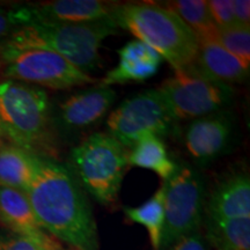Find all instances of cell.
<instances>
[{
  "label": "cell",
  "instance_id": "obj_1",
  "mask_svg": "<svg viewBox=\"0 0 250 250\" xmlns=\"http://www.w3.org/2000/svg\"><path fill=\"white\" fill-rule=\"evenodd\" d=\"M26 195L37 221L58 241L83 250H98L92 208L70 170L41 158Z\"/></svg>",
  "mask_w": 250,
  "mask_h": 250
},
{
  "label": "cell",
  "instance_id": "obj_2",
  "mask_svg": "<svg viewBox=\"0 0 250 250\" xmlns=\"http://www.w3.org/2000/svg\"><path fill=\"white\" fill-rule=\"evenodd\" d=\"M117 27L132 34L170 64L174 70L190 66L198 52V40L182 19L167 6L134 2L117 6Z\"/></svg>",
  "mask_w": 250,
  "mask_h": 250
},
{
  "label": "cell",
  "instance_id": "obj_3",
  "mask_svg": "<svg viewBox=\"0 0 250 250\" xmlns=\"http://www.w3.org/2000/svg\"><path fill=\"white\" fill-rule=\"evenodd\" d=\"M116 30L112 18L87 23L36 22L19 28L0 45L49 50L89 74L101 64L102 42Z\"/></svg>",
  "mask_w": 250,
  "mask_h": 250
},
{
  "label": "cell",
  "instance_id": "obj_4",
  "mask_svg": "<svg viewBox=\"0 0 250 250\" xmlns=\"http://www.w3.org/2000/svg\"><path fill=\"white\" fill-rule=\"evenodd\" d=\"M0 139L35 155L52 152L44 89L17 80L0 81Z\"/></svg>",
  "mask_w": 250,
  "mask_h": 250
},
{
  "label": "cell",
  "instance_id": "obj_5",
  "mask_svg": "<svg viewBox=\"0 0 250 250\" xmlns=\"http://www.w3.org/2000/svg\"><path fill=\"white\" fill-rule=\"evenodd\" d=\"M74 177L103 205L117 201L127 166L125 148L109 133L95 132L71 152Z\"/></svg>",
  "mask_w": 250,
  "mask_h": 250
},
{
  "label": "cell",
  "instance_id": "obj_6",
  "mask_svg": "<svg viewBox=\"0 0 250 250\" xmlns=\"http://www.w3.org/2000/svg\"><path fill=\"white\" fill-rule=\"evenodd\" d=\"M0 67L6 79L51 89H68L96 81L67 59L44 49L0 45Z\"/></svg>",
  "mask_w": 250,
  "mask_h": 250
},
{
  "label": "cell",
  "instance_id": "obj_7",
  "mask_svg": "<svg viewBox=\"0 0 250 250\" xmlns=\"http://www.w3.org/2000/svg\"><path fill=\"white\" fill-rule=\"evenodd\" d=\"M175 121L196 120L219 112L232 101L229 85L210 79L192 65L174 70L159 87Z\"/></svg>",
  "mask_w": 250,
  "mask_h": 250
},
{
  "label": "cell",
  "instance_id": "obj_8",
  "mask_svg": "<svg viewBox=\"0 0 250 250\" xmlns=\"http://www.w3.org/2000/svg\"><path fill=\"white\" fill-rule=\"evenodd\" d=\"M165 184V225L161 249L181 237L198 232L204 211L205 187L202 175L189 166L177 167Z\"/></svg>",
  "mask_w": 250,
  "mask_h": 250
},
{
  "label": "cell",
  "instance_id": "obj_9",
  "mask_svg": "<svg viewBox=\"0 0 250 250\" xmlns=\"http://www.w3.org/2000/svg\"><path fill=\"white\" fill-rule=\"evenodd\" d=\"M159 89H149L125 100L107 120L108 133L124 148H131L140 137L169 133L175 123Z\"/></svg>",
  "mask_w": 250,
  "mask_h": 250
},
{
  "label": "cell",
  "instance_id": "obj_10",
  "mask_svg": "<svg viewBox=\"0 0 250 250\" xmlns=\"http://www.w3.org/2000/svg\"><path fill=\"white\" fill-rule=\"evenodd\" d=\"M232 136L233 122L229 115L219 111L193 120L187 127L184 143L195 160L206 162L226 151Z\"/></svg>",
  "mask_w": 250,
  "mask_h": 250
},
{
  "label": "cell",
  "instance_id": "obj_11",
  "mask_svg": "<svg viewBox=\"0 0 250 250\" xmlns=\"http://www.w3.org/2000/svg\"><path fill=\"white\" fill-rule=\"evenodd\" d=\"M0 220L14 234L29 237L46 250L62 249L61 242L37 221L26 192L0 186Z\"/></svg>",
  "mask_w": 250,
  "mask_h": 250
},
{
  "label": "cell",
  "instance_id": "obj_12",
  "mask_svg": "<svg viewBox=\"0 0 250 250\" xmlns=\"http://www.w3.org/2000/svg\"><path fill=\"white\" fill-rule=\"evenodd\" d=\"M117 5L100 0H56L27 5L29 24L36 22L87 23L111 19Z\"/></svg>",
  "mask_w": 250,
  "mask_h": 250
},
{
  "label": "cell",
  "instance_id": "obj_13",
  "mask_svg": "<svg viewBox=\"0 0 250 250\" xmlns=\"http://www.w3.org/2000/svg\"><path fill=\"white\" fill-rule=\"evenodd\" d=\"M117 94L110 87L96 86L77 92L59 105V117L67 129H87L107 115Z\"/></svg>",
  "mask_w": 250,
  "mask_h": 250
},
{
  "label": "cell",
  "instance_id": "obj_14",
  "mask_svg": "<svg viewBox=\"0 0 250 250\" xmlns=\"http://www.w3.org/2000/svg\"><path fill=\"white\" fill-rule=\"evenodd\" d=\"M118 64L107 72L100 85L110 87L129 83H143L158 73L162 58L138 40L130 41L117 51Z\"/></svg>",
  "mask_w": 250,
  "mask_h": 250
},
{
  "label": "cell",
  "instance_id": "obj_15",
  "mask_svg": "<svg viewBox=\"0 0 250 250\" xmlns=\"http://www.w3.org/2000/svg\"><path fill=\"white\" fill-rule=\"evenodd\" d=\"M211 219L250 218V180L237 173L221 181L212 191L206 208Z\"/></svg>",
  "mask_w": 250,
  "mask_h": 250
},
{
  "label": "cell",
  "instance_id": "obj_16",
  "mask_svg": "<svg viewBox=\"0 0 250 250\" xmlns=\"http://www.w3.org/2000/svg\"><path fill=\"white\" fill-rule=\"evenodd\" d=\"M193 66L210 79L226 85L243 83L249 76V68L214 40L199 41Z\"/></svg>",
  "mask_w": 250,
  "mask_h": 250
},
{
  "label": "cell",
  "instance_id": "obj_17",
  "mask_svg": "<svg viewBox=\"0 0 250 250\" xmlns=\"http://www.w3.org/2000/svg\"><path fill=\"white\" fill-rule=\"evenodd\" d=\"M40 159L17 146H0V186L26 192L35 179Z\"/></svg>",
  "mask_w": 250,
  "mask_h": 250
},
{
  "label": "cell",
  "instance_id": "obj_18",
  "mask_svg": "<svg viewBox=\"0 0 250 250\" xmlns=\"http://www.w3.org/2000/svg\"><path fill=\"white\" fill-rule=\"evenodd\" d=\"M127 165L153 170L164 181L169 179L179 167L169 158L160 137L151 133L140 137L134 143L127 153Z\"/></svg>",
  "mask_w": 250,
  "mask_h": 250
},
{
  "label": "cell",
  "instance_id": "obj_19",
  "mask_svg": "<svg viewBox=\"0 0 250 250\" xmlns=\"http://www.w3.org/2000/svg\"><path fill=\"white\" fill-rule=\"evenodd\" d=\"M206 241L218 250H249L250 218L206 217Z\"/></svg>",
  "mask_w": 250,
  "mask_h": 250
},
{
  "label": "cell",
  "instance_id": "obj_20",
  "mask_svg": "<svg viewBox=\"0 0 250 250\" xmlns=\"http://www.w3.org/2000/svg\"><path fill=\"white\" fill-rule=\"evenodd\" d=\"M126 217L147 229L153 250H160L165 225V184L156 190L147 202L137 208H126Z\"/></svg>",
  "mask_w": 250,
  "mask_h": 250
},
{
  "label": "cell",
  "instance_id": "obj_21",
  "mask_svg": "<svg viewBox=\"0 0 250 250\" xmlns=\"http://www.w3.org/2000/svg\"><path fill=\"white\" fill-rule=\"evenodd\" d=\"M168 8L175 12L195 34L197 40L208 41L217 37L218 26L212 19L205 0H177L167 2Z\"/></svg>",
  "mask_w": 250,
  "mask_h": 250
},
{
  "label": "cell",
  "instance_id": "obj_22",
  "mask_svg": "<svg viewBox=\"0 0 250 250\" xmlns=\"http://www.w3.org/2000/svg\"><path fill=\"white\" fill-rule=\"evenodd\" d=\"M215 41L230 55L237 58L243 66H250V27L232 26L218 28Z\"/></svg>",
  "mask_w": 250,
  "mask_h": 250
},
{
  "label": "cell",
  "instance_id": "obj_23",
  "mask_svg": "<svg viewBox=\"0 0 250 250\" xmlns=\"http://www.w3.org/2000/svg\"><path fill=\"white\" fill-rule=\"evenodd\" d=\"M26 24L23 6H17L13 8H5L0 6V42Z\"/></svg>",
  "mask_w": 250,
  "mask_h": 250
},
{
  "label": "cell",
  "instance_id": "obj_24",
  "mask_svg": "<svg viewBox=\"0 0 250 250\" xmlns=\"http://www.w3.org/2000/svg\"><path fill=\"white\" fill-rule=\"evenodd\" d=\"M212 19L218 28H228L235 26L232 0H211L208 1Z\"/></svg>",
  "mask_w": 250,
  "mask_h": 250
},
{
  "label": "cell",
  "instance_id": "obj_25",
  "mask_svg": "<svg viewBox=\"0 0 250 250\" xmlns=\"http://www.w3.org/2000/svg\"><path fill=\"white\" fill-rule=\"evenodd\" d=\"M0 250H46L39 242L19 234L0 235Z\"/></svg>",
  "mask_w": 250,
  "mask_h": 250
},
{
  "label": "cell",
  "instance_id": "obj_26",
  "mask_svg": "<svg viewBox=\"0 0 250 250\" xmlns=\"http://www.w3.org/2000/svg\"><path fill=\"white\" fill-rule=\"evenodd\" d=\"M168 250H208V241L199 232H195L189 235L181 237L175 241Z\"/></svg>",
  "mask_w": 250,
  "mask_h": 250
},
{
  "label": "cell",
  "instance_id": "obj_27",
  "mask_svg": "<svg viewBox=\"0 0 250 250\" xmlns=\"http://www.w3.org/2000/svg\"><path fill=\"white\" fill-rule=\"evenodd\" d=\"M234 18L237 26L250 27V1L249 0H234Z\"/></svg>",
  "mask_w": 250,
  "mask_h": 250
},
{
  "label": "cell",
  "instance_id": "obj_28",
  "mask_svg": "<svg viewBox=\"0 0 250 250\" xmlns=\"http://www.w3.org/2000/svg\"><path fill=\"white\" fill-rule=\"evenodd\" d=\"M62 250H83V249H81V248H77V247H70V248H67V249H64V248H62Z\"/></svg>",
  "mask_w": 250,
  "mask_h": 250
}]
</instances>
